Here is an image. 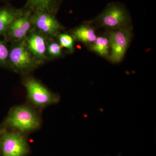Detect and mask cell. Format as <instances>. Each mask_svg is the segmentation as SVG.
<instances>
[{
	"mask_svg": "<svg viewBox=\"0 0 156 156\" xmlns=\"http://www.w3.org/2000/svg\"><path fill=\"white\" fill-rule=\"evenodd\" d=\"M41 119L35 111L27 105L11 108L2 124L3 129L23 133L38 129Z\"/></svg>",
	"mask_w": 156,
	"mask_h": 156,
	"instance_id": "cell-1",
	"label": "cell"
},
{
	"mask_svg": "<svg viewBox=\"0 0 156 156\" xmlns=\"http://www.w3.org/2000/svg\"><path fill=\"white\" fill-rule=\"evenodd\" d=\"M0 133L2 156H26L28 154L29 146L23 134L3 128Z\"/></svg>",
	"mask_w": 156,
	"mask_h": 156,
	"instance_id": "cell-2",
	"label": "cell"
},
{
	"mask_svg": "<svg viewBox=\"0 0 156 156\" xmlns=\"http://www.w3.org/2000/svg\"><path fill=\"white\" fill-rule=\"evenodd\" d=\"M28 100L34 105L38 107L55 104L59 101V97L50 92L39 81L28 78L24 82Z\"/></svg>",
	"mask_w": 156,
	"mask_h": 156,
	"instance_id": "cell-3",
	"label": "cell"
},
{
	"mask_svg": "<svg viewBox=\"0 0 156 156\" xmlns=\"http://www.w3.org/2000/svg\"><path fill=\"white\" fill-rule=\"evenodd\" d=\"M131 31L126 27L114 30L110 32L108 40L110 53L109 59L114 63L122 60L131 38Z\"/></svg>",
	"mask_w": 156,
	"mask_h": 156,
	"instance_id": "cell-4",
	"label": "cell"
},
{
	"mask_svg": "<svg viewBox=\"0 0 156 156\" xmlns=\"http://www.w3.org/2000/svg\"><path fill=\"white\" fill-rule=\"evenodd\" d=\"M98 19L102 26L114 30L125 27L129 20V16L122 6L112 3L109 4Z\"/></svg>",
	"mask_w": 156,
	"mask_h": 156,
	"instance_id": "cell-5",
	"label": "cell"
},
{
	"mask_svg": "<svg viewBox=\"0 0 156 156\" xmlns=\"http://www.w3.org/2000/svg\"><path fill=\"white\" fill-rule=\"evenodd\" d=\"M9 58L13 67L20 71L30 69L34 66L30 53L23 44L14 47L9 53Z\"/></svg>",
	"mask_w": 156,
	"mask_h": 156,
	"instance_id": "cell-6",
	"label": "cell"
},
{
	"mask_svg": "<svg viewBox=\"0 0 156 156\" xmlns=\"http://www.w3.org/2000/svg\"><path fill=\"white\" fill-rule=\"evenodd\" d=\"M53 14L47 11L34 12L31 20L42 32L48 34H55L60 29V26Z\"/></svg>",
	"mask_w": 156,
	"mask_h": 156,
	"instance_id": "cell-7",
	"label": "cell"
},
{
	"mask_svg": "<svg viewBox=\"0 0 156 156\" xmlns=\"http://www.w3.org/2000/svg\"><path fill=\"white\" fill-rule=\"evenodd\" d=\"M31 12L27 10L12 23L9 29L12 37L20 40L26 35L30 27Z\"/></svg>",
	"mask_w": 156,
	"mask_h": 156,
	"instance_id": "cell-8",
	"label": "cell"
},
{
	"mask_svg": "<svg viewBox=\"0 0 156 156\" xmlns=\"http://www.w3.org/2000/svg\"><path fill=\"white\" fill-rule=\"evenodd\" d=\"M24 12L9 7L0 8V35L9 29L14 20L22 15Z\"/></svg>",
	"mask_w": 156,
	"mask_h": 156,
	"instance_id": "cell-9",
	"label": "cell"
},
{
	"mask_svg": "<svg viewBox=\"0 0 156 156\" xmlns=\"http://www.w3.org/2000/svg\"><path fill=\"white\" fill-rule=\"evenodd\" d=\"M61 0H27L28 10L34 12L47 11L53 13L58 8Z\"/></svg>",
	"mask_w": 156,
	"mask_h": 156,
	"instance_id": "cell-10",
	"label": "cell"
},
{
	"mask_svg": "<svg viewBox=\"0 0 156 156\" xmlns=\"http://www.w3.org/2000/svg\"><path fill=\"white\" fill-rule=\"evenodd\" d=\"M29 51L38 58L45 57L46 46L44 39L41 36L33 34L27 41Z\"/></svg>",
	"mask_w": 156,
	"mask_h": 156,
	"instance_id": "cell-11",
	"label": "cell"
},
{
	"mask_svg": "<svg viewBox=\"0 0 156 156\" xmlns=\"http://www.w3.org/2000/svg\"><path fill=\"white\" fill-rule=\"evenodd\" d=\"M74 37L86 44H92L95 41L97 36L95 30L89 26H82L76 29L73 32Z\"/></svg>",
	"mask_w": 156,
	"mask_h": 156,
	"instance_id": "cell-12",
	"label": "cell"
},
{
	"mask_svg": "<svg viewBox=\"0 0 156 156\" xmlns=\"http://www.w3.org/2000/svg\"><path fill=\"white\" fill-rule=\"evenodd\" d=\"M92 51L102 57L109 56L110 45L108 38L104 36L97 37L91 47Z\"/></svg>",
	"mask_w": 156,
	"mask_h": 156,
	"instance_id": "cell-13",
	"label": "cell"
},
{
	"mask_svg": "<svg viewBox=\"0 0 156 156\" xmlns=\"http://www.w3.org/2000/svg\"><path fill=\"white\" fill-rule=\"evenodd\" d=\"M58 40L62 47L66 48L70 52L74 51V40L71 36L68 34H61L58 36Z\"/></svg>",
	"mask_w": 156,
	"mask_h": 156,
	"instance_id": "cell-14",
	"label": "cell"
},
{
	"mask_svg": "<svg viewBox=\"0 0 156 156\" xmlns=\"http://www.w3.org/2000/svg\"><path fill=\"white\" fill-rule=\"evenodd\" d=\"M9 52L5 44L0 41V65H5L9 58Z\"/></svg>",
	"mask_w": 156,
	"mask_h": 156,
	"instance_id": "cell-15",
	"label": "cell"
},
{
	"mask_svg": "<svg viewBox=\"0 0 156 156\" xmlns=\"http://www.w3.org/2000/svg\"><path fill=\"white\" fill-rule=\"evenodd\" d=\"M48 51L51 56L55 57L60 56L62 54L61 46L55 42L50 44L48 47Z\"/></svg>",
	"mask_w": 156,
	"mask_h": 156,
	"instance_id": "cell-16",
	"label": "cell"
},
{
	"mask_svg": "<svg viewBox=\"0 0 156 156\" xmlns=\"http://www.w3.org/2000/svg\"><path fill=\"white\" fill-rule=\"evenodd\" d=\"M1 135L0 133V152H1Z\"/></svg>",
	"mask_w": 156,
	"mask_h": 156,
	"instance_id": "cell-17",
	"label": "cell"
},
{
	"mask_svg": "<svg viewBox=\"0 0 156 156\" xmlns=\"http://www.w3.org/2000/svg\"><path fill=\"white\" fill-rule=\"evenodd\" d=\"M5 1V0H0V1Z\"/></svg>",
	"mask_w": 156,
	"mask_h": 156,
	"instance_id": "cell-18",
	"label": "cell"
}]
</instances>
